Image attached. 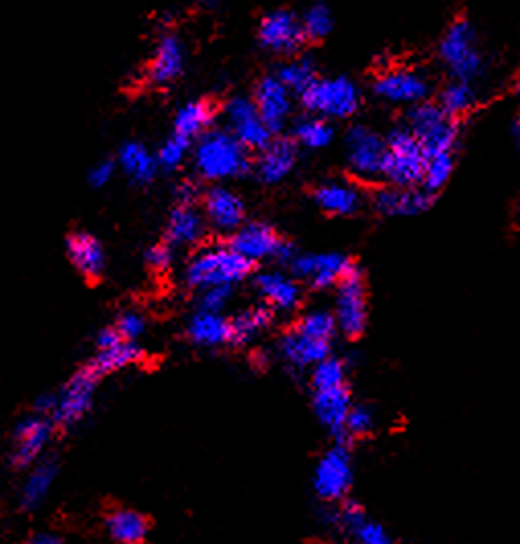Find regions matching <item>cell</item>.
<instances>
[{
    "label": "cell",
    "mask_w": 520,
    "mask_h": 544,
    "mask_svg": "<svg viewBox=\"0 0 520 544\" xmlns=\"http://www.w3.org/2000/svg\"><path fill=\"white\" fill-rule=\"evenodd\" d=\"M193 162L199 176L213 183L242 176L250 170L248 150L228 129H209L201 135L193 152Z\"/></svg>",
    "instance_id": "cell-1"
},
{
    "label": "cell",
    "mask_w": 520,
    "mask_h": 544,
    "mask_svg": "<svg viewBox=\"0 0 520 544\" xmlns=\"http://www.w3.org/2000/svg\"><path fill=\"white\" fill-rule=\"evenodd\" d=\"M250 270L252 264L238 256L230 246L211 244L193 254L185 268V281L197 291L215 287L232 289L250 275Z\"/></svg>",
    "instance_id": "cell-2"
},
{
    "label": "cell",
    "mask_w": 520,
    "mask_h": 544,
    "mask_svg": "<svg viewBox=\"0 0 520 544\" xmlns=\"http://www.w3.org/2000/svg\"><path fill=\"white\" fill-rule=\"evenodd\" d=\"M426 154L410 129H394L385 142L383 178L398 189H416L422 185Z\"/></svg>",
    "instance_id": "cell-3"
},
{
    "label": "cell",
    "mask_w": 520,
    "mask_h": 544,
    "mask_svg": "<svg viewBox=\"0 0 520 544\" xmlns=\"http://www.w3.org/2000/svg\"><path fill=\"white\" fill-rule=\"evenodd\" d=\"M97 385H99V377L89 365H86L80 371H76L56 391V407L50 420L54 422L58 432H70L91 414L95 405Z\"/></svg>",
    "instance_id": "cell-4"
},
{
    "label": "cell",
    "mask_w": 520,
    "mask_h": 544,
    "mask_svg": "<svg viewBox=\"0 0 520 544\" xmlns=\"http://www.w3.org/2000/svg\"><path fill=\"white\" fill-rule=\"evenodd\" d=\"M301 105L320 119H346L353 117L361 105V93L349 78H324L316 80L301 95Z\"/></svg>",
    "instance_id": "cell-5"
},
{
    "label": "cell",
    "mask_w": 520,
    "mask_h": 544,
    "mask_svg": "<svg viewBox=\"0 0 520 544\" xmlns=\"http://www.w3.org/2000/svg\"><path fill=\"white\" fill-rule=\"evenodd\" d=\"M355 481L353 459L344 442H336L318 459L312 475V487L328 506L342 504Z\"/></svg>",
    "instance_id": "cell-6"
},
{
    "label": "cell",
    "mask_w": 520,
    "mask_h": 544,
    "mask_svg": "<svg viewBox=\"0 0 520 544\" xmlns=\"http://www.w3.org/2000/svg\"><path fill=\"white\" fill-rule=\"evenodd\" d=\"M414 138L422 146L426 158L437 154H453L459 138L455 119H451L439 105L420 103L410 113V127Z\"/></svg>",
    "instance_id": "cell-7"
},
{
    "label": "cell",
    "mask_w": 520,
    "mask_h": 544,
    "mask_svg": "<svg viewBox=\"0 0 520 544\" xmlns=\"http://www.w3.org/2000/svg\"><path fill=\"white\" fill-rule=\"evenodd\" d=\"M441 60L457 82H471L482 74V54L475 43V33L465 19H457L445 33L441 48Z\"/></svg>",
    "instance_id": "cell-8"
},
{
    "label": "cell",
    "mask_w": 520,
    "mask_h": 544,
    "mask_svg": "<svg viewBox=\"0 0 520 544\" xmlns=\"http://www.w3.org/2000/svg\"><path fill=\"white\" fill-rule=\"evenodd\" d=\"M56 426L50 418L29 414L15 426L13 444L9 452V463L15 471H29L43 457L50 442L56 436Z\"/></svg>",
    "instance_id": "cell-9"
},
{
    "label": "cell",
    "mask_w": 520,
    "mask_h": 544,
    "mask_svg": "<svg viewBox=\"0 0 520 544\" xmlns=\"http://www.w3.org/2000/svg\"><path fill=\"white\" fill-rule=\"evenodd\" d=\"M336 291V330L349 338H357L367 326V295L359 268L346 275L336 285Z\"/></svg>",
    "instance_id": "cell-10"
},
{
    "label": "cell",
    "mask_w": 520,
    "mask_h": 544,
    "mask_svg": "<svg viewBox=\"0 0 520 544\" xmlns=\"http://www.w3.org/2000/svg\"><path fill=\"white\" fill-rule=\"evenodd\" d=\"M346 162L351 172L361 180H377L383 178V162H385V140L363 125L353 127L346 133Z\"/></svg>",
    "instance_id": "cell-11"
},
{
    "label": "cell",
    "mask_w": 520,
    "mask_h": 544,
    "mask_svg": "<svg viewBox=\"0 0 520 544\" xmlns=\"http://www.w3.org/2000/svg\"><path fill=\"white\" fill-rule=\"evenodd\" d=\"M289 266L295 277L310 281L316 289L336 287L346 275H351L357 268L349 256L338 252L297 254Z\"/></svg>",
    "instance_id": "cell-12"
},
{
    "label": "cell",
    "mask_w": 520,
    "mask_h": 544,
    "mask_svg": "<svg viewBox=\"0 0 520 544\" xmlns=\"http://www.w3.org/2000/svg\"><path fill=\"white\" fill-rule=\"evenodd\" d=\"M95 346H97V352H95L93 360L89 362V367L95 371V375L99 379L109 373H117V371H123L127 367L136 365V362H140L144 356L140 344L125 342L113 326L103 328L97 334Z\"/></svg>",
    "instance_id": "cell-13"
},
{
    "label": "cell",
    "mask_w": 520,
    "mask_h": 544,
    "mask_svg": "<svg viewBox=\"0 0 520 544\" xmlns=\"http://www.w3.org/2000/svg\"><path fill=\"white\" fill-rule=\"evenodd\" d=\"M226 123L228 131L250 152L263 150L271 142V131L260 119L256 105L252 99L236 97L226 105Z\"/></svg>",
    "instance_id": "cell-14"
},
{
    "label": "cell",
    "mask_w": 520,
    "mask_h": 544,
    "mask_svg": "<svg viewBox=\"0 0 520 544\" xmlns=\"http://www.w3.org/2000/svg\"><path fill=\"white\" fill-rule=\"evenodd\" d=\"M258 37L265 48L277 54H293L308 39L301 21L291 11L283 9L265 15V19L260 21Z\"/></svg>",
    "instance_id": "cell-15"
},
{
    "label": "cell",
    "mask_w": 520,
    "mask_h": 544,
    "mask_svg": "<svg viewBox=\"0 0 520 544\" xmlns=\"http://www.w3.org/2000/svg\"><path fill=\"white\" fill-rule=\"evenodd\" d=\"M375 93L387 103L420 105L428 95V82L414 70L396 68L383 72L375 80Z\"/></svg>",
    "instance_id": "cell-16"
},
{
    "label": "cell",
    "mask_w": 520,
    "mask_h": 544,
    "mask_svg": "<svg viewBox=\"0 0 520 544\" xmlns=\"http://www.w3.org/2000/svg\"><path fill=\"white\" fill-rule=\"evenodd\" d=\"M203 217L213 230L234 234L244 225V203L234 191L213 187L203 199Z\"/></svg>",
    "instance_id": "cell-17"
},
{
    "label": "cell",
    "mask_w": 520,
    "mask_h": 544,
    "mask_svg": "<svg viewBox=\"0 0 520 544\" xmlns=\"http://www.w3.org/2000/svg\"><path fill=\"white\" fill-rule=\"evenodd\" d=\"M281 238L275 234V230L267 223L260 221H252L242 225L240 230H236L230 238V248L242 256L244 260H248L250 264L265 260V258H275L279 246H281Z\"/></svg>",
    "instance_id": "cell-18"
},
{
    "label": "cell",
    "mask_w": 520,
    "mask_h": 544,
    "mask_svg": "<svg viewBox=\"0 0 520 544\" xmlns=\"http://www.w3.org/2000/svg\"><path fill=\"white\" fill-rule=\"evenodd\" d=\"M254 105L271 133L285 127L291 113V93L279 82L277 76H267L258 82Z\"/></svg>",
    "instance_id": "cell-19"
},
{
    "label": "cell",
    "mask_w": 520,
    "mask_h": 544,
    "mask_svg": "<svg viewBox=\"0 0 520 544\" xmlns=\"http://www.w3.org/2000/svg\"><path fill=\"white\" fill-rule=\"evenodd\" d=\"M103 528L115 544H148L152 520L136 508L113 506L103 516Z\"/></svg>",
    "instance_id": "cell-20"
},
{
    "label": "cell",
    "mask_w": 520,
    "mask_h": 544,
    "mask_svg": "<svg viewBox=\"0 0 520 544\" xmlns=\"http://www.w3.org/2000/svg\"><path fill=\"white\" fill-rule=\"evenodd\" d=\"M185 70V45L177 35H164L156 43V50L146 70V80L152 86H168Z\"/></svg>",
    "instance_id": "cell-21"
},
{
    "label": "cell",
    "mask_w": 520,
    "mask_h": 544,
    "mask_svg": "<svg viewBox=\"0 0 520 544\" xmlns=\"http://www.w3.org/2000/svg\"><path fill=\"white\" fill-rule=\"evenodd\" d=\"M66 252L70 264L86 281H99L107 266V254L103 244L89 232H72L66 240Z\"/></svg>",
    "instance_id": "cell-22"
},
{
    "label": "cell",
    "mask_w": 520,
    "mask_h": 544,
    "mask_svg": "<svg viewBox=\"0 0 520 544\" xmlns=\"http://www.w3.org/2000/svg\"><path fill=\"white\" fill-rule=\"evenodd\" d=\"M58 475L60 463L54 457H43L37 465H33L19 489V508L23 512H35L50 497Z\"/></svg>",
    "instance_id": "cell-23"
},
{
    "label": "cell",
    "mask_w": 520,
    "mask_h": 544,
    "mask_svg": "<svg viewBox=\"0 0 520 544\" xmlns=\"http://www.w3.org/2000/svg\"><path fill=\"white\" fill-rule=\"evenodd\" d=\"M207 232V221L195 205H179L170 211L166 223V244L170 248H189L201 244Z\"/></svg>",
    "instance_id": "cell-24"
},
{
    "label": "cell",
    "mask_w": 520,
    "mask_h": 544,
    "mask_svg": "<svg viewBox=\"0 0 520 544\" xmlns=\"http://www.w3.org/2000/svg\"><path fill=\"white\" fill-rule=\"evenodd\" d=\"M297 162V146L293 140L279 138L271 140L263 150H260L256 172L260 180L267 185H277L285 180Z\"/></svg>",
    "instance_id": "cell-25"
},
{
    "label": "cell",
    "mask_w": 520,
    "mask_h": 544,
    "mask_svg": "<svg viewBox=\"0 0 520 544\" xmlns=\"http://www.w3.org/2000/svg\"><path fill=\"white\" fill-rule=\"evenodd\" d=\"M375 209L385 217H412L432 205V195L424 189H383L373 199Z\"/></svg>",
    "instance_id": "cell-26"
},
{
    "label": "cell",
    "mask_w": 520,
    "mask_h": 544,
    "mask_svg": "<svg viewBox=\"0 0 520 544\" xmlns=\"http://www.w3.org/2000/svg\"><path fill=\"white\" fill-rule=\"evenodd\" d=\"M351 393L346 387L338 389H326V391H314V412L320 424L330 430L334 436H344V422L351 412Z\"/></svg>",
    "instance_id": "cell-27"
},
{
    "label": "cell",
    "mask_w": 520,
    "mask_h": 544,
    "mask_svg": "<svg viewBox=\"0 0 520 544\" xmlns=\"http://www.w3.org/2000/svg\"><path fill=\"white\" fill-rule=\"evenodd\" d=\"M281 354L289 365L297 369L316 367L330 356V342L312 340L308 336L299 334L297 330H291L281 340Z\"/></svg>",
    "instance_id": "cell-28"
},
{
    "label": "cell",
    "mask_w": 520,
    "mask_h": 544,
    "mask_svg": "<svg viewBox=\"0 0 520 544\" xmlns=\"http://www.w3.org/2000/svg\"><path fill=\"white\" fill-rule=\"evenodd\" d=\"M134 185H148L158 172V162L152 152L140 142H125L117 152L115 162Z\"/></svg>",
    "instance_id": "cell-29"
},
{
    "label": "cell",
    "mask_w": 520,
    "mask_h": 544,
    "mask_svg": "<svg viewBox=\"0 0 520 544\" xmlns=\"http://www.w3.org/2000/svg\"><path fill=\"white\" fill-rule=\"evenodd\" d=\"M187 334L197 346L218 348L230 344V320L222 313L197 311L187 324Z\"/></svg>",
    "instance_id": "cell-30"
},
{
    "label": "cell",
    "mask_w": 520,
    "mask_h": 544,
    "mask_svg": "<svg viewBox=\"0 0 520 544\" xmlns=\"http://www.w3.org/2000/svg\"><path fill=\"white\" fill-rule=\"evenodd\" d=\"M256 289L269 305L281 311H291L301 301L299 285L281 272H260L256 277Z\"/></svg>",
    "instance_id": "cell-31"
},
{
    "label": "cell",
    "mask_w": 520,
    "mask_h": 544,
    "mask_svg": "<svg viewBox=\"0 0 520 544\" xmlns=\"http://www.w3.org/2000/svg\"><path fill=\"white\" fill-rule=\"evenodd\" d=\"M318 207L330 215H353L361 207V193L357 187L342 183V180H330L314 191Z\"/></svg>",
    "instance_id": "cell-32"
},
{
    "label": "cell",
    "mask_w": 520,
    "mask_h": 544,
    "mask_svg": "<svg viewBox=\"0 0 520 544\" xmlns=\"http://www.w3.org/2000/svg\"><path fill=\"white\" fill-rule=\"evenodd\" d=\"M215 111L211 107V103L207 101H191L185 103L177 115H175V135L179 138L193 142L195 138L199 140L201 135H205L213 123Z\"/></svg>",
    "instance_id": "cell-33"
},
{
    "label": "cell",
    "mask_w": 520,
    "mask_h": 544,
    "mask_svg": "<svg viewBox=\"0 0 520 544\" xmlns=\"http://www.w3.org/2000/svg\"><path fill=\"white\" fill-rule=\"evenodd\" d=\"M273 313L269 307H252L230 320V344L244 346L252 338H256L260 332L267 330L271 326Z\"/></svg>",
    "instance_id": "cell-34"
},
{
    "label": "cell",
    "mask_w": 520,
    "mask_h": 544,
    "mask_svg": "<svg viewBox=\"0 0 520 544\" xmlns=\"http://www.w3.org/2000/svg\"><path fill=\"white\" fill-rule=\"evenodd\" d=\"M293 133H295V140L310 150L326 148V146H330V142L334 138V129H332L330 121L314 117V115L299 119L293 127Z\"/></svg>",
    "instance_id": "cell-35"
},
{
    "label": "cell",
    "mask_w": 520,
    "mask_h": 544,
    "mask_svg": "<svg viewBox=\"0 0 520 544\" xmlns=\"http://www.w3.org/2000/svg\"><path fill=\"white\" fill-rule=\"evenodd\" d=\"M279 82L289 90V93L293 95H303L306 90L318 80L316 76V68L312 64V60H293L289 64H285L281 70H279Z\"/></svg>",
    "instance_id": "cell-36"
},
{
    "label": "cell",
    "mask_w": 520,
    "mask_h": 544,
    "mask_svg": "<svg viewBox=\"0 0 520 544\" xmlns=\"http://www.w3.org/2000/svg\"><path fill=\"white\" fill-rule=\"evenodd\" d=\"M475 90L471 84L467 82H451L443 88V93L439 97V107L451 117H459L463 113H467L473 105H475Z\"/></svg>",
    "instance_id": "cell-37"
},
{
    "label": "cell",
    "mask_w": 520,
    "mask_h": 544,
    "mask_svg": "<svg viewBox=\"0 0 520 544\" xmlns=\"http://www.w3.org/2000/svg\"><path fill=\"white\" fill-rule=\"evenodd\" d=\"M299 334L308 336L312 340H320V342H330L332 336L336 334V320H334V313L330 311H324V309H316V311H310L306 313L299 320L297 328H295Z\"/></svg>",
    "instance_id": "cell-38"
},
{
    "label": "cell",
    "mask_w": 520,
    "mask_h": 544,
    "mask_svg": "<svg viewBox=\"0 0 520 544\" xmlns=\"http://www.w3.org/2000/svg\"><path fill=\"white\" fill-rule=\"evenodd\" d=\"M451 174H453V154L428 156L424 166V176H422V189L430 195H435L447 185Z\"/></svg>",
    "instance_id": "cell-39"
},
{
    "label": "cell",
    "mask_w": 520,
    "mask_h": 544,
    "mask_svg": "<svg viewBox=\"0 0 520 544\" xmlns=\"http://www.w3.org/2000/svg\"><path fill=\"white\" fill-rule=\"evenodd\" d=\"M312 385H314V391L346 387V365L340 358L328 356L326 360L320 362V365L314 367Z\"/></svg>",
    "instance_id": "cell-40"
},
{
    "label": "cell",
    "mask_w": 520,
    "mask_h": 544,
    "mask_svg": "<svg viewBox=\"0 0 520 544\" xmlns=\"http://www.w3.org/2000/svg\"><path fill=\"white\" fill-rule=\"evenodd\" d=\"M191 152V142L179 138V135L172 133L170 138L160 146L158 154H156V162H158V168H164V170H177L183 166V162L187 160Z\"/></svg>",
    "instance_id": "cell-41"
},
{
    "label": "cell",
    "mask_w": 520,
    "mask_h": 544,
    "mask_svg": "<svg viewBox=\"0 0 520 544\" xmlns=\"http://www.w3.org/2000/svg\"><path fill=\"white\" fill-rule=\"evenodd\" d=\"M117 330V334L125 340V342H136L146 334L148 330V320L146 315L138 309H125L119 313L117 322L113 326Z\"/></svg>",
    "instance_id": "cell-42"
},
{
    "label": "cell",
    "mask_w": 520,
    "mask_h": 544,
    "mask_svg": "<svg viewBox=\"0 0 520 544\" xmlns=\"http://www.w3.org/2000/svg\"><path fill=\"white\" fill-rule=\"evenodd\" d=\"M303 31H306V37L310 39H322L330 33L332 29V13L324 5H314L303 15Z\"/></svg>",
    "instance_id": "cell-43"
},
{
    "label": "cell",
    "mask_w": 520,
    "mask_h": 544,
    "mask_svg": "<svg viewBox=\"0 0 520 544\" xmlns=\"http://www.w3.org/2000/svg\"><path fill=\"white\" fill-rule=\"evenodd\" d=\"M373 426H375V416L369 407L353 405L349 416H346V422H344V436H351V438L367 436L373 430Z\"/></svg>",
    "instance_id": "cell-44"
},
{
    "label": "cell",
    "mask_w": 520,
    "mask_h": 544,
    "mask_svg": "<svg viewBox=\"0 0 520 544\" xmlns=\"http://www.w3.org/2000/svg\"><path fill=\"white\" fill-rule=\"evenodd\" d=\"M230 297H232V289H228V287L205 289L199 295V311L222 313V309L228 305Z\"/></svg>",
    "instance_id": "cell-45"
},
{
    "label": "cell",
    "mask_w": 520,
    "mask_h": 544,
    "mask_svg": "<svg viewBox=\"0 0 520 544\" xmlns=\"http://www.w3.org/2000/svg\"><path fill=\"white\" fill-rule=\"evenodd\" d=\"M148 266L156 272H166L172 266V260H175V248H170L166 242L154 244L148 254H146Z\"/></svg>",
    "instance_id": "cell-46"
},
{
    "label": "cell",
    "mask_w": 520,
    "mask_h": 544,
    "mask_svg": "<svg viewBox=\"0 0 520 544\" xmlns=\"http://www.w3.org/2000/svg\"><path fill=\"white\" fill-rule=\"evenodd\" d=\"M115 168H117L115 160H101V162H97V164L89 170V176H86V178H89V185H91L93 189H103V187H107V185L111 183V180H113Z\"/></svg>",
    "instance_id": "cell-47"
},
{
    "label": "cell",
    "mask_w": 520,
    "mask_h": 544,
    "mask_svg": "<svg viewBox=\"0 0 520 544\" xmlns=\"http://www.w3.org/2000/svg\"><path fill=\"white\" fill-rule=\"evenodd\" d=\"M54 407H56V391L41 393V395H37L33 399V412L31 414H37V416H43V418H52Z\"/></svg>",
    "instance_id": "cell-48"
},
{
    "label": "cell",
    "mask_w": 520,
    "mask_h": 544,
    "mask_svg": "<svg viewBox=\"0 0 520 544\" xmlns=\"http://www.w3.org/2000/svg\"><path fill=\"white\" fill-rule=\"evenodd\" d=\"M199 199V187L193 183V180H185L181 187L177 189V201L179 205H195Z\"/></svg>",
    "instance_id": "cell-49"
},
{
    "label": "cell",
    "mask_w": 520,
    "mask_h": 544,
    "mask_svg": "<svg viewBox=\"0 0 520 544\" xmlns=\"http://www.w3.org/2000/svg\"><path fill=\"white\" fill-rule=\"evenodd\" d=\"M23 544H66V540L56 532H33Z\"/></svg>",
    "instance_id": "cell-50"
},
{
    "label": "cell",
    "mask_w": 520,
    "mask_h": 544,
    "mask_svg": "<svg viewBox=\"0 0 520 544\" xmlns=\"http://www.w3.org/2000/svg\"><path fill=\"white\" fill-rule=\"evenodd\" d=\"M514 138H516V144L520 148V119L514 123Z\"/></svg>",
    "instance_id": "cell-51"
},
{
    "label": "cell",
    "mask_w": 520,
    "mask_h": 544,
    "mask_svg": "<svg viewBox=\"0 0 520 544\" xmlns=\"http://www.w3.org/2000/svg\"><path fill=\"white\" fill-rule=\"evenodd\" d=\"M516 99H518V103H520V78L516 80Z\"/></svg>",
    "instance_id": "cell-52"
},
{
    "label": "cell",
    "mask_w": 520,
    "mask_h": 544,
    "mask_svg": "<svg viewBox=\"0 0 520 544\" xmlns=\"http://www.w3.org/2000/svg\"><path fill=\"white\" fill-rule=\"evenodd\" d=\"M316 544H334V542H316Z\"/></svg>",
    "instance_id": "cell-53"
}]
</instances>
